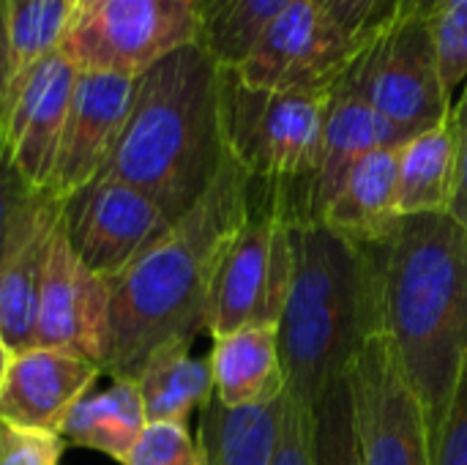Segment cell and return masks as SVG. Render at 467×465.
<instances>
[{
	"instance_id": "1",
	"label": "cell",
	"mask_w": 467,
	"mask_h": 465,
	"mask_svg": "<svg viewBox=\"0 0 467 465\" xmlns=\"http://www.w3.org/2000/svg\"><path fill=\"white\" fill-rule=\"evenodd\" d=\"M254 178L230 156L200 197L148 249H142L109 285V356L112 381H137L145 362L170 343L192 345L208 332L213 282L222 258L249 217Z\"/></svg>"
},
{
	"instance_id": "2",
	"label": "cell",
	"mask_w": 467,
	"mask_h": 465,
	"mask_svg": "<svg viewBox=\"0 0 467 465\" xmlns=\"http://www.w3.org/2000/svg\"><path fill=\"white\" fill-rule=\"evenodd\" d=\"M380 332L432 439L467 359V230L449 211L402 217L383 244Z\"/></svg>"
},
{
	"instance_id": "3",
	"label": "cell",
	"mask_w": 467,
	"mask_h": 465,
	"mask_svg": "<svg viewBox=\"0 0 467 465\" xmlns=\"http://www.w3.org/2000/svg\"><path fill=\"white\" fill-rule=\"evenodd\" d=\"M224 66L189 44L142 77L104 175L148 195L170 222L213 186L224 159Z\"/></svg>"
},
{
	"instance_id": "4",
	"label": "cell",
	"mask_w": 467,
	"mask_h": 465,
	"mask_svg": "<svg viewBox=\"0 0 467 465\" xmlns=\"http://www.w3.org/2000/svg\"><path fill=\"white\" fill-rule=\"evenodd\" d=\"M380 255L296 217V280L276 337L287 392L309 408L380 332Z\"/></svg>"
},
{
	"instance_id": "5",
	"label": "cell",
	"mask_w": 467,
	"mask_h": 465,
	"mask_svg": "<svg viewBox=\"0 0 467 465\" xmlns=\"http://www.w3.org/2000/svg\"><path fill=\"white\" fill-rule=\"evenodd\" d=\"M304 189L254 178L249 217L233 236L211 296L208 332L213 337L244 326H274L296 280V217Z\"/></svg>"
},
{
	"instance_id": "6",
	"label": "cell",
	"mask_w": 467,
	"mask_h": 465,
	"mask_svg": "<svg viewBox=\"0 0 467 465\" xmlns=\"http://www.w3.org/2000/svg\"><path fill=\"white\" fill-rule=\"evenodd\" d=\"M331 90H260L224 69L230 156L257 181L306 189L320 164Z\"/></svg>"
},
{
	"instance_id": "7",
	"label": "cell",
	"mask_w": 467,
	"mask_h": 465,
	"mask_svg": "<svg viewBox=\"0 0 467 465\" xmlns=\"http://www.w3.org/2000/svg\"><path fill=\"white\" fill-rule=\"evenodd\" d=\"M189 44H202V0H74L60 52L77 71L137 79Z\"/></svg>"
},
{
	"instance_id": "8",
	"label": "cell",
	"mask_w": 467,
	"mask_h": 465,
	"mask_svg": "<svg viewBox=\"0 0 467 465\" xmlns=\"http://www.w3.org/2000/svg\"><path fill=\"white\" fill-rule=\"evenodd\" d=\"M364 90L386 126L389 148L446 123L454 112L427 16H389L358 55Z\"/></svg>"
},
{
	"instance_id": "9",
	"label": "cell",
	"mask_w": 467,
	"mask_h": 465,
	"mask_svg": "<svg viewBox=\"0 0 467 465\" xmlns=\"http://www.w3.org/2000/svg\"><path fill=\"white\" fill-rule=\"evenodd\" d=\"M348 381L364 465H432L424 408L383 332L361 345Z\"/></svg>"
},
{
	"instance_id": "10",
	"label": "cell",
	"mask_w": 467,
	"mask_h": 465,
	"mask_svg": "<svg viewBox=\"0 0 467 465\" xmlns=\"http://www.w3.org/2000/svg\"><path fill=\"white\" fill-rule=\"evenodd\" d=\"M367 38L345 36L317 0H293L230 71L260 90H331Z\"/></svg>"
},
{
	"instance_id": "11",
	"label": "cell",
	"mask_w": 467,
	"mask_h": 465,
	"mask_svg": "<svg viewBox=\"0 0 467 465\" xmlns=\"http://www.w3.org/2000/svg\"><path fill=\"white\" fill-rule=\"evenodd\" d=\"M36 345L77 354L104 370L109 356V285L71 249L57 217L36 310Z\"/></svg>"
},
{
	"instance_id": "12",
	"label": "cell",
	"mask_w": 467,
	"mask_h": 465,
	"mask_svg": "<svg viewBox=\"0 0 467 465\" xmlns=\"http://www.w3.org/2000/svg\"><path fill=\"white\" fill-rule=\"evenodd\" d=\"M60 214L71 249L104 280L120 274L172 225L148 195L109 175L68 195Z\"/></svg>"
},
{
	"instance_id": "13",
	"label": "cell",
	"mask_w": 467,
	"mask_h": 465,
	"mask_svg": "<svg viewBox=\"0 0 467 465\" xmlns=\"http://www.w3.org/2000/svg\"><path fill=\"white\" fill-rule=\"evenodd\" d=\"M134 88L137 79L123 74H77L55 153V167L44 189L47 195L66 200L77 189L104 175L123 134L134 101Z\"/></svg>"
},
{
	"instance_id": "14",
	"label": "cell",
	"mask_w": 467,
	"mask_h": 465,
	"mask_svg": "<svg viewBox=\"0 0 467 465\" xmlns=\"http://www.w3.org/2000/svg\"><path fill=\"white\" fill-rule=\"evenodd\" d=\"M77 66L57 49L22 71L0 96V132L11 162L33 189H47L66 123Z\"/></svg>"
},
{
	"instance_id": "15",
	"label": "cell",
	"mask_w": 467,
	"mask_h": 465,
	"mask_svg": "<svg viewBox=\"0 0 467 465\" xmlns=\"http://www.w3.org/2000/svg\"><path fill=\"white\" fill-rule=\"evenodd\" d=\"M104 370L77 354L33 345L11 354L0 386V425L57 433Z\"/></svg>"
},
{
	"instance_id": "16",
	"label": "cell",
	"mask_w": 467,
	"mask_h": 465,
	"mask_svg": "<svg viewBox=\"0 0 467 465\" xmlns=\"http://www.w3.org/2000/svg\"><path fill=\"white\" fill-rule=\"evenodd\" d=\"M375 148H389V137H386V126L380 123L378 112L367 99L361 66L356 58L331 90L320 164L306 186L304 219L317 222L320 214L328 208V203L339 195L350 170Z\"/></svg>"
},
{
	"instance_id": "17",
	"label": "cell",
	"mask_w": 467,
	"mask_h": 465,
	"mask_svg": "<svg viewBox=\"0 0 467 465\" xmlns=\"http://www.w3.org/2000/svg\"><path fill=\"white\" fill-rule=\"evenodd\" d=\"M60 206L63 200L38 192L19 214L0 260V340L11 354L36 345L38 288Z\"/></svg>"
},
{
	"instance_id": "18",
	"label": "cell",
	"mask_w": 467,
	"mask_h": 465,
	"mask_svg": "<svg viewBox=\"0 0 467 465\" xmlns=\"http://www.w3.org/2000/svg\"><path fill=\"white\" fill-rule=\"evenodd\" d=\"M358 247H383L402 222L397 206V148L369 151L317 219Z\"/></svg>"
},
{
	"instance_id": "19",
	"label": "cell",
	"mask_w": 467,
	"mask_h": 465,
	"mask_svg": "<svg viewBox=\"0 0 467 465\" xmlns=\"http://www.w3.org/2000/svg\"><path fill=\"white\" fill-rule=\"evenodd\" d=\"M213 397L227 408H252L282 400L287 381L274 326H244L213 337L208 356Z\"/></svg>"
},
{
	"instance_id": "20",
	"label": "cell",
	"mask_w": 467,
	"mask_h": 465,
	"mask_svg": "<svg viewBox=\"0 0 467 465\" xmlns=\"http://www.w3.org/2000/svg\"><path fill=\"white\" fill-rule=\"evenodd\" d=\"M457 186V129L446 123L397 148V206L402 217L446 214Z\"/></svg>"
},
{
	"instance_id": "21",
	"label": "cell",
	"mask_w": 467,
	"mask_h": 465,
	"mask_svg": "<svg viewBox=\"0 0 467 465\" xmlns=\"http://www.w3.org/2000/svg\"><path fill=\"white\" fill-rule=\"evenodd\" d=\"M148 417L134 381H112L107 389H90L66 417L60 439L66 447L93 449L123 465Z\"/></svg>"
},
{
	"instance_id": "22",
	"label": "cell",
	"mask_w": 467,
	"mask_h": 465,
	"mask_svg": "<svg viewBox=\"0 0 467 465\" xmlns=\"http://www.w3.org/2000/svg\"><path fill=\"white\" fill-rule=\"evenodd\" d=\"M279 414L282 400L252 408H227L211 397L200 411L197 433L205 465H274Z\"/></svg>"
},
{
	"instance_id": "23",
	"label": "cell",
	"mask_w": 467,
	"mask_h": 465,
	"mask_svg": "<svg viewBox=\"0 0 467 465\" xmlns=\"http://www.w3.org/2000/svg\"><path fill=\"white\" fill-rule=\"evenodd\" d=\"M192 345L170 343L159 348L137 375V389L148 422L186 425L192 411L213 397V373L208 359H194Z\"/></svg>"
},
{
	"instance_id": "24",
	"label": "cell",
	"mask_w": 467,
	"mask_h": 465,
	"mask_svg": "<svg viewBox=\"0 0 467 465\" xmlns=\"http://www.w3.org/2000/svg\"><path fill=\"white\" fill-rule=\"evenodd\" d=\"M290 3L293 0H202V47L219 66L233 69Z\"/></svg>"
},
{
	"instance_id": "25",
	"label": "cell",
	"mask_w": 467,
	"mask_h": 465,
	"mask_svg": "<svg viewBox=\"0 0 467 465\" xmlns=\"http://www.w3.org/2000/svg\"><path fill=\"white\" fill-rule=\"evenodd\" d=\"M74 14V0H19L8 3L5 38L11 82L41 58L60 49ZM8 82V85H11Z\"/></svg>"
},
{
	"instance_id": "26",
	"label": "cell",
	"mask_w": 467,
	"mask_h": 465,
	"mask_svg": "<svg viewBox=\"0 0 467 465\" xmlns=\"http://www.w3.org/2000/svg\"><path fill=\"white\" fill-rule=\"evenodd\" d=\"M315 465H364L348 375L331 381L312 406Z\"/></svg>"
},
{
	"instance_id": "27",
	"label": "cell",
	"mask_w": 467,
	"mask_h": 465,
	"mask_svg": "<svg viewBox=\"0 0 467 465\" xmlns=\"http://www.w3.org/2000/svg\"><path fill=\"white\" fill-rule=\"evenodd\" d=\"M449 96L467 85V0H435L427 11Z\"/></svg>"
},
{
	"instance_id": "28",
	"label": "cell",
	"mask_w": 467,
	"mask_h": 465,
	"mask_svg": "<svg viewBox=\"0 0 467 465\" xmlns=\"http://www.w3.org/2000/svg\"><path fill=\"white\" fill-rule=\"evenodd\" d=\"M123 465H205L186 425L148 422Z\"/></svg>"
},
{
	"instance_id": "29",
	"label": "cell",
	"mask_w": 467,
	"mask_h": 465,
	"mask_svg": "<svg viewBox=\"0 0 467 465\" xmlns=\"http://www.w3.org/2000/svg\"><path fill=\"white\" fill-rule=\"evenodd\" d=\"M274 465H315L312 460V408L285 389Z\"/></svg>"
},
{
	"instance_id": "30",
	"label": "cell",
	"mask_w": 467,
	"mask_h": 465,
	"mask_svg": "<svg viewBox=\"0 0 467 465\" xmlns=\"http://www.w3.org/2000/svg\"><path fill=\"white\" fill-rule=\"evenodd\" d=\"M432 465H467V359L432 436Z\"/></svg>"
},
{
	"instance_id": "31",
	"label": "cell",
	"mask_w": 467,
	"mask_h": 465,
	"mask_svg": "<svg viewBox=\"0 0 467 465\" xmlns=\"http://www.w3.org/2000/svg\"><path fill=\"white\" fill-rule=\"evenodd\" d=\"M63 452L57 433L0 425V465H60Z\"/></svg>"
},
{
	"instance_id": "32",
	"label": "cell",
	"mask_w": 467,
	"mask_h": 465,
	"mask_svg": "<svg viewBox=\"0 0 467 465\" xmlns=\"http://www.w3.org/2000/svg\"><path fill=\"white\" fill-rule=\"evenodd\" d=\"M38 192L41 189H33L25 181V175L16 170V164L11 162V153H8L3 132H0V260L5 255V247L11 241L19 214Z\"/></svg>"
},
{
	"instance_id": "33",
	"label": "cell",
	"mask_w": 467,
	"mask_h": 465,
	"mask_svg": "<svg viewBox=\"0 0 467 465\" xmlns=\"http://www.w3.org/2000/svg\"><path fill=\"white\" fill-rule=\"evenodd\" d=\"M391 3L394 0H317L326 19L334 22L345 36L358 41L386 22Z\"/></svg>"
},
{
	"instance_id": "34",
	"label": "cell",
	"mask_w": 467,
	"mask_h": 465,
	"mask_svg": "<svg viewBox=\"0 0 467 465\" xmlns=\"http://www.w3.org/2000/svg\"><path fill=\"white\" fill-rule=\"evenodd\" d=\"M457 129V186L449 214L467 230V93H462L460 104L451 112Z\"/></svg>"
},
{
	"instance_id": "35",
	"label": "cell",
	"mask_w": 467,
	"mask_h": 465,
	"mask_svg": "<svg viewBox=\"0 0 467 465\" xmlns=\"http://www.w3.org/2000/svg\"><path fill=\"white\" fill-rule=\"evenodd\" d=\"M432 5H435V0H394L389 16H427V11Z\"/></svg>"
},
{
	"instance_id": "36",
	"label": "cell",
	"mask_w": 467,
	"mask_h": 465,
	"mask_svg": "<svg viewBox=\"0 0 467 465\" xmlns=\"http://www.w3.org/2000/svg\"><path fill=\"white\" fill-rule=\"evenodd\" d=\"M8 359H11V351L8 345L0 340V386H3V378H5V370H8Z\"/></svg>"
},
{
	"instance_id": "37",
	"label": "cell",
	"mask_w": 467,
	"mask_h": 465,
	"mask_svg": "<svg viewBox=\"0 0 467 465\" xmlns=\"http://www.w3.org/2000/svg\"><path fill=\"white\" fill-rule=\"evenodd\" d=\"M8 3H19V0H8Z\"/></svg>"
},
{
	"instance_id": "38",
	"label": "cell",
	"mask_w": 467,
	"mask_h": 465,
	"mask_svg": "<svg viewBox=\"0 0 467 465\" xmlns=\"http://www.w3.org/2000/svg\"><path fill=\"white\" fill-rule=\"evenodd\" d=\"M462 93H467V85H465V90H462Z\"/></svg>"
},
{
	"instance_id": "39",
	"label": "cell",
	"mask_w": 467,
	"mask_h": 465,
	"mask_svg": "<svg viewBox=\"0 0 467 465\" xmlns=\"http://www.w3.org/2000/svg\"><path fill=\"white\" fill-rule=\"evenodd\" d=\"M0 3H8V0H0Z\"/></svg>"
}]
</instances>
